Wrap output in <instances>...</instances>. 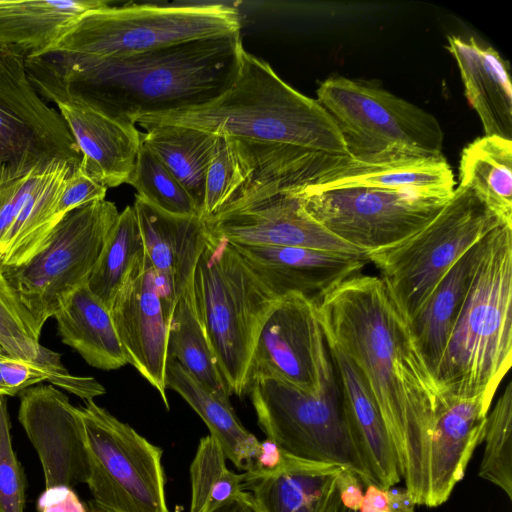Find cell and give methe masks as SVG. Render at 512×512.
I'll use <instances>...</instances> for the list:
<instances>
[{
	"label": "cell",
	"mask_w": 512,
	"mask_h": 512,
	"mask_svg": "<svg viewBox=\"0 0 512 512\" xmlns=\"http://www.w3.org/2000/svg\"><path fill=\"white\" fill-rule=\"evenodd\" d=\"M327 344L367 384L415 505H427L429 453L437 403L435 379L380 277L358 274L316 301Z\"/></svg>",
	"instance_id": "obj_1"
},
{
	"label": "cell",
	"mask_w": 512,
	"mask_h": 512,
	"mask_svg": "<svg viewBox=\"0 0 512 512\" xmlns=\"http://www.w3.org/2000/svg\"><path fill=\"white\" fill-rule=\"evenodd\" d=\"M243 52L240 34H233L117 57L44 53L25 58V66L44 100L72 97L135 125L143 116L197 107L220 97L236 80Z\"/></svg>",
	"instance_id": "obj_2"
},
{
	"label": "cell",
	"mask_w": 512,
	"mask_h": 512,
	"mask_svg": "<svg viewBox=\"0 0 512 512\" xmlns=\"http://www.w3.org/2000/svg\"><path fill=\"white\" fill-rule=\"evenodd\" d=\"M136 124L146 130L181 125L215 136L350 156L337 125L321 104L292 88L267 62L245 50L236 80L220 97L197 107L143 116Z\"/></svg>",
	"instance_id": "obj_3"
},
{
	"label": "cell",
	"mask_w": 512,
	"mask_h": 512,
	"mask_svg": "<svg viewBox=\"0 0 512 512\" xmlns=\"http://www.w3.org/2000/svg\"><path fill=\"white\" fill-rule=\"evenodd\" d=\"M512 226L488 234L434 379L440 395L492 401L512 364Z\"/></svg>",
	"instance_id": "obj_4"
},
{
	"label": "cell",
	"mask_w": 512,
	"mask_h": 512,
	"mask_svg": "<svg viewBox=\"0 0 512 512\" xmlns=\"http://www.w3.org/2000/svg\"><path fill=\"white\" fill-rule=\"evenodd\" d=\"M193 302L230 391L247 394L260 330L278 296L228 241L208 234L191 280Z\"/></svg>",
	"instance_id": "obj_5"
},
{
	"label": "cell",
	"mask_w": 512,
	"mask_h": 512,
	"mask_svg": "<svg viewBox=\"0 0 512 512\" xmlns=\"http://www.w3.org/2000/svg\"><path fill=\"white\" fill-rule=\"evenodd\" d=\"M240 29L237 8L222 3L109 4L79 16L44 53L78 58L117 57L240 34Z\"/></svg>",
	"instance_id": "obj_6"
},
{
	"label": "cell",
	"mask_w": 512,
	"mask_h": 512,
	"mask_svg": "<svg viewBox=\"0 0 512 512\" xmlns=\"http://www.w3.org/2000/svg\"><path fill=\"white\" fill-rule=\"evenodd\" d=\"M247 394L266 438L285 452L348 469L359 477L364 488L375 484L338 382L327 391L312 394L275 376L256 374L249 381Z\"/></svg>",
	"instance_id": "obj_7"
},
{
	"label": "cell",
	"mask_w": 512,
	"mask_h": 512,
	"mask_svg": "<svg viewBox=\"0 0 512 512\" xmlns=\"http://www.w3.org/2000/svg\"><path fill=\"white\" fill-rule=\"evenodd\" d=\"M501 225L473 192L458 186L426 227L390 248L367 254V259L410 321L458 259Z\"/></svg>",
	"instance_id": "obj_8"
},
{
	"label": "cell",
	"mask_w": 512,
	"mask_h": 512,
	"mask_svg": "<svg viewBox=\"0 0 512 512\" xmlns=\"http://www.w3.org/2000/svg\"><path fill=\"white\" fill-rule=\"evenodd\" d=\"M351 157H440L444 134L431 113L369 82L333 76L316 91Z\"/></svg>",
	"instance_id": "obj_9"
},
{
	"label": "cell",
	"mask_w": 512,
	"mask_h": 512,
	"mask_svg": "<svg viewBox=\"0 0 512 512\" xmlns=\"http://www.w3.org/2000/svg\"><path fill=\"white\" fill-rule=\"evenodd\" d=\"M92 501L114 512H169L163 449L94 400L78 407Z\"/></svg>",
	"instance_id": "obj_10"
},
{
	"label": "cell",
	"mask_w": 512,
	"mask_h": 512,
	"mask_svg": "<svg viewBox=\"0 0 512 512\" xmlns=\"http://www.w3.org/2000/svg\"><path fill=\"white\" fill-rule=\"evenodd\" d=\"M118 215L116 205L105 199L78 207L62 218L29 261L1 267L39 335L67 297L87 283Z\"/></svg>",
	"instance_id": "obj_11"
},
{
	"label": "cell",
	"mask_w": 512,
	"mask_h": 512,
	"mask_svg": "<svg viewBox=\"0 0 512 512\" xmlns=\"http://www.w3.org/2000/svg\"><path fill=\"white\" fill-rule=\"evenodd\" d=\"M289 193L326 230L366 257L422 230L450 199L372 188Z\"/></svg>",
	"instance_id": "obj_12"
},
{
	"label": "cell",
	"mask_w": 512,
	"mask_h": 512,
	"mask_svg": "<svg viewBox=\"0 0 512 512\" xmlns=\"http://www.w3.org/2000/svg\"><path fill=\"white\" fill-rule=\"evenodd\" d=\"M256 374L275 376L312 394L337 384L315 300L296 292L277 300L258 335L248 384Z\"/></svg>",
	"instance_id": "obj_13"
},
{
	"label": "cell",
	"mask_w": 512,
	"mask_h": 512,
	"mask_svg": "<svg viewBox=\"0 0 512 512\" xmlns=\"http://www.w3.org/2000/svg\"><path fill=\"white\" fill-rule=\"evenodd\" d=\"M52 160L76 168L81 153L59 111L33 86L25 57L0 47V167Z\"/></svg>",
	"instance_id": "obj_14"
},
{
	"label": "cell",
	"mask_w": 512,
	"mask_h": 512,
	"mask_svg": "<svg viewBox=\"0 0 512 512\" xmlns=\"http://www.w3.org/2000/svg\"><path fill=\"white\" fill-rule=\"evenodd\" d=\"M74 167L62 160L0 167V266L17 267L43 249L62 220L57 206Z\"/></svg>",
	"instance_id": "obj_15"
},
{
	"label": "cell",
	"mask_w": 512,
	"mask_h": 512,
	"mask_svg": "<svg viewBox=\"0 0 512 512\" xmlns=\"http://www.w3.org/2000/svg\"><path fill=\"white\" fill-rule=\"evenodd\" d=\"M18 420L39 457L45 489L87 483L89 464L78 407L53 385L19 393Z\"/></svg>",
	"instance_id": "obj_16"
},
{
	"label": "cell",
	"mask_w": 512,
	"mask_h": 512,
	"mask_svg": "<svg viewBox=\"0 0 512 512\" xmlns=\"http://www.w3.org/2000/svg\"><path fill=\"white\" fill-rule=\"evenodd\" d=\"M110 313L127 364L166 396L168 317L156 273L146 253L116 295Z\"/></svg>",
	"instance_id": "obj_17"
},
{
	"label": "cell",
	"mask_w": 512,
	"mask_h": 512,
	"mask_svg": "<svg viewBox=\"0 0 512 512\" xmlns=\"http://www.w3.org/2000/svg\"><path fill=\"white\" fill-rule=\"evenodd\" d=\"M209 233L233 244L300 247L365 256L326 230L297 196L282 193L205 221Z\"/></svg>",
	"instance_id": "obj_18"
},
{
	"label": "cell",
	"mask_w": 512,
	"mask_h": 512,
	"mask_svg": "<svg viewBox=\"0 0 512 512\" xmlns=\"http://www.w3.org/2000/svg\"><path fill=\"white\" fill-rule=\"evenodd\" d=\"M455 184L452 169L443 156H349L318 172L307 184L290 192L372 188L449 199L456 189Z\"/></svg>",
	"instance_id": "obj_19"
},
{
	"label": "cell",
	"mask_w": 512,
	"mask_h": 512,
	"mask_svg": "<svg viewBox=\"0 0 512 512\" xmlns=\"http://www.w3.org/2000/svg\"><path fill=\"white\" fill-rule=\"evenodd\" d=\"M133 207L164 309L171 318L175 303L192 280L209 234L207 224L201 216L165 212L138 195Z\"/></svg>",
	"instance_id": "obj_20"
},
{
	"label": "cell",
	"mask_w": 512,
	"mask_h": 512,
	"mask_svg": "<svg viewBox=\"0 0 512 512\" xmlns=\"http://www.w3.org/2000/svg\"><path fill=\"white\" fill-rule=\"evenodd\" d=\"M51 101L80 150L87 174L107 189L130 185L142 146L136 125L114 120L72 97Z\"/></svg>",
	"instance_id": "obj_21"
},
{
	"label": "cell",
	"mask_w": 512,
	"mask_h": 512,
	"mask_svg": "<svg viewBox=\"0 0 512 512\" xmlns=\"http://www.w3.org/2000/svg\"><path fill=\"white\" fill-rule=\"evenodd\" d=\"M491 403L484 396L440 395L431 432L427 507L445 503L463 478L483 442Z\"/></svg>",
	"instance_id": "obj_22"
},
{
	"label": "cell",
	"mask_w": 512,
	"mask_h": 512,
	"mask_svg": "<svg viewBox=\"0 0 512 512\" xmlns=\"http://www.w3.org/2000/svg\"><path fill=\"white\" fill-rule=\"evenodd\" d=\"M231 244L278 296L296 292L315 301L369 262L365 256L324 250Z\"/></svg>",
	"instance_id": "obj_23"
},
{
	"label": "cell",
	"mask_w": 512,
	"mask_h": 512,
	"mask_svg": "<svg viewBox=\"0 0 512 512\" xmlns=\"http://www.w3.org/2000/svg\"><path fill=\"white\" fill-rule=\"evenodd\" d=\"M465 95L478 114L485 136L512 140V87L509 66L498 51L474 37L448 36Z\"/></svg>",
	"instance_id": "obj_24"
},
{
	"label": "cell",
	"mask_w": 512,
	"mask_h": 512,
	"mask_svg": "<svg viewBox=\"0 0 512 512\" xmlns=\"http://www.w3.org/2000/svg\"><path fill=\"white\" fill-rule=\"evenodd\" d=\"M488 234L458 259L409 321L415 344L433 377L486 249Z\"/></svg>",
	"instance_id": "obj_25"
},
{
	"label": "cell",
	"mask_w": 512,
	"mask_h": 512,
	"mask_svg": "<svg viewBox=\"0 0 512 512\" xmlns=\"http://www.w3.org/2000/svg\"><path fill=\"white\" fill-rule=\"evenodd\" d=\"M327 345L343 402L369 471L375 485L387 490L401 477L379 410L358 369L342 352Z\"/></svg>",
	"instance_id": "obj_26"
},
{
	"label": "cell",
	"mask_w": 512,
	"mask_h": 512,
	"mask_svg": "<svg viewBox=\"0 0 512 512\" xmlns=\"http://www.w3.org/2000/svg\"><path fill=\"white\" fill-rule=\"evenodd\" d=\"M109 4L106 0H0V47L25 58L41 55L79 16Z\"/></svg>",
	"instance_id": "obj_27"
},
{
	"label": "cell",
	"mask_w": 512,
	"mask_h": 512,
	"mask_svg": "<svg viewBox=\"0 0 512 512\" xmlns=\"http://www.w3.org/2000/svg\"><path fill=\"white\" fill-rule=\"evenodd\" d=\"M53 317L62 342L90 366L110 371L127 364L110 310L87 283L73 291Z\"/></svg>",
	"instance_id": "obj_28"
},
{
	"label": "cell",
	"mask_w": 512,
	"mask_h": 512,
	"mask_svg": "<svg viewBox=\"0 0 512 512\" xmlns=\"http://www.w3.org/2000/svg\"><path fill=\"white\" fill-rule=\"evenodd\" d=\"M342 469L287 454L281 469L259 477H244L243 487L252 494L261 512H318Z\"/></svg>",
	"instance_id": "obj_29"
},
{
	"label": "cell",
	"mask_w": 512,
	"mask_h": 512,
	"mask_svg": "<svg viewBox=\"0 0 512 512\" xmlns=\"http://www.w3.org/2000/svg\"><path fill=\"white\" fill-rule=\"evenodd\" d=\"M166 386L177 392L201 417L226 458L246 471L259 453L260 441L241 424L229 395L201 383L173 359L167 360Z\"/></svg>",
	"instance_id": "obj_30"
},
{
	"label": "cell",
	"mask_w": 512,
	"mask_h": 512,
	"mask_svg": "<svg viewBox=\"0 0 512 512\" xmlns=\"http://www.w3.org/2000/svg\"><path fill=\"white\" fill-rule=\"evenodd\" d=\"M458 186L512 226V140L483 136L467 145L460 157Z\"/></svg>",
	"instance_id": "obj_31"
},
{
	"label": "cell",
	"mask_w": 512,
	"mask_h": 512,
	"mask_svg": "<svg viewBox=\"0 0 512 512\" xmlns=\"http://www.w3.org/2000/svg\"><path fill=\"white\" fill-rule=\"evenodd\" d=\"M217 136L192 127L157 125L141 141L174 175L202 211L205 180Z\"/></svg>",
	"instance_id": "obj_32"
},
{
	"label": "cell",
	"mask_w": 512,
	"mask_h": 512,
	"mask_svg": "<svg viewBox=\"0 0 512 512\" xmlns=\"http://www.w3.org/2000/svg\"><path fill=\"white\" fill-rule=\"evenodd\" d=\"M171 359L179 362L184 369L206 386L231 395L195 310L191 282L175 303L170 318L167 360Z\"/></svg>",
	"instance_id": "obj_33"
},
{
	"label": "cell",
	"mask_w": 512,
	"mask_h": 512,
	"mask_svg": "<svg viewBox=\"0 0 512 512\" xmlns=\"http://www.w3.org/2000/svg\"><path fill=\"white\" fill-rule=\"evenodd\" d=\"M145 257V247L136 215L127 206L113 224L87 286L110 310L116 295Z\"/></svg>",
	"instance_id": "obj_34"
},
{
	"label": "cell",
	"mask_w": 512,
	"mask_h": 512,
	"mask_svg": "<svg viewBox=\"0 0 512 512\" xmlns=\"http://www.w3.org/2000/svg\"><path fill=\"white\" fill-rule=\"evenodd\" d=\"M226 459L214 437L200 439L190 465V512H212L244 491V473L229 470Z\"/></svg>",
	"instance_id": "obj_35"
},
{
	"label": "cell",
	"mask_w": 512,
	"mask_h": 512,
	"mask_svg": "<svg viewBox=\"0 0 512 512\" xmlns=\"http://www.w3.org/2000/svg\"><path fill=\"white\" fill-rule=\"evenodd\" d=\"M512 382L509 381L488 412L479 476L512 499Z\"/></svg>",
	"instance_id": "obj_36"
},
{
	"label": "cell",
	"mask_w": 512,
	"mask_h": 512,
	"mask_svg": "<svg viewBox=\"0 0 512 512\" xmlns=\"http://www.w3.org/2000/svg\"><path fill=\"white\" fill-rule=\"evenodd\" d=\"M139 197L171 214L201 216V212L168 168L142 144L130 183Z\"/></svg>",
	"instance_id": "obj_37"
},
{
	"label": "cell",
	"mask_w": 512,
	"mask_h": 512,
	"mask_svg": "<svg viewBox=\"0 0 512 512\" xmlns=\"http://www.w3.org/2000/svg\"><path fill=\"white\" fill-rule=\"evenodd\" d=\"M31 315L0 266V345L16 358L35 361L42 345Z\"/></svg>",
	"instance_id": "obj_38"
},
{
	"label": "cell",
	"mask_w": 512,
	"mask_h": 512,
	"mask_svg": "<svg viewBox=\"0 0 512 512\" xmlns=\"http://www.w3.org/2000/svg\"><path fill=\"white\" fill-rule=\"evenodd\" d=\"M25 477L12 447L4 396H0V512H24Z\"/></svg>",
	"instance_id": "obj_39"
},
{
	"label": "cell",
	"mask_w": 512,
	"mask_h": 512,
	"mask_svg": "<svg viewBox=\"0 0 512 512\" xmlns=\"http://www.w3.org/2000/svg\"><path fill=\"white\" fill-rule=\"evenodd\" d=\"M106 192L107 188L91 178L79 164L66 179L58 202L57 213L64 217L78 207L104 200Z\"/></svg>",
	"instance_id": "obj_40"
},
{
	"label": "cell",
	"mask_w": 512,
	"mask_h": 512,
	"mask_svg": "<svg viewBox=\"0 0 512 512\" xmlns=\"http://www.w3.org/2000/svg\"><path fill=\"white\" fill-rule=\"evenodd\" d=\"M39 512H88L87 507L80 501L73 489H45L37 501Z\"/></svg>",
	"instance_id": "obj_41"
},
{
	"label": "cell",
	"mask_w": 512,
	"mask_h": 512,
	"mask_svg": "<svg viewBox=\"0 0 512 512\" xmlns=\"http://www.w3.org/2000/svg\"><path fill=\"white\" fill-rule=\"evenodd\" d=\"M363 487L359 477L348 469H342L337 476L336 489L340 501L349 509H360L364 497Z\"/></svg>",
	"instance_id": "obj_42"
},
{
	"label": "cell",
	"mask_w": 512,
	"mask_h": 512,
	"mask_svg": "<svg viewBox=\"0 0 512 512\" xmlns=\"http://www.w3.org/2000/svg\"><path fill=\"white\" fill-rule=\"evenodd\" d=\"M358 512H391L387 492L375 484L365 488L363 501Z\"/></svg>",
	"instance_id": "obj_43"
},
{
	"label": "cell",
	"mask_w": 512,
	"mask_h": 512,
	"mask_svg": "<svg viewBox=\"0 0 512 512\" xmlns=\"http://www.w3.org/2000/svg\"><path fill=\"white\" fill-rule=\"evenodd\" d=\"M212 512H261L249 491H242L237 497Z\"/></svg>",
	"instance_id": "obj_44"
},
{
	"label": "cell",
	"mask_w": 512,
	"mask_h": 512,
	"mask_svg": "<svg viewBox=\"0 0 512 512\" xmlns=\"http://www.w3.org/2000/svg\"><path fill=\"white\" fill-rule=\"evenodd\" d=\"M386 492L391 512H414L415 504L405 488L391 487L387 489Z\"/></svg>",
	"instance_id": "obj_45"
},
{
	"label": "cell",
	"mask_w": 512,
	"mask_h": 512,
	"mask_svg": "<svg viewBox=\"0 0 512 512\" xmlns=\"http://www.w3.org/2000/svg\"><path fill=\"white\" fill-rule=\"evenodd\" d=\"M318 512H358L352 509L347 508L340 501L338 491L336 489V482L332 490L324 499L322 505L320 506Z\"/></svg>",
	"instance_id": "obj_46"
},
{
	"label": "cell",
	"mask_w": 512,
	"mask_h": 512,
	"mask_svg": "<svg viewBox=\"0 0 512 512\" xmlns=\"http://www.w3.org/2000/svg\"><path fill=\"white\" fill-rule=\"evenodd\" d=\"M88 512H114L105 508H102L95 504L93 501H90L87 506Z\"/></svg>",
	"instance_id": "obj_47"
},
{
	"label": "cell",
	"mask_w": 512,
	"mask_h": 512,
	"mask_svg": "<svg viewBox=\"0 0 512 512\" xmlns=\"http://www.w3.org/2000/svg\"><path fill=\"white\" fill-rule=\"evenodd\" d=\"M0 396H6L4 384H3V381H2V377H1V372H0Z\"/></svg>",
	"instance_id": "obj_48"
},
{
	"label": "cell",
	"mask_w": 512,
	"mask_h": 512,
	"mask_svg": "<svg viewBox=\"0 0 512 512\" xmlns=\"http://www.w3.org/2000/svg\"><path fill=\"white\" fill-rule=\"evenodd\" d=\"M2 355H8L5 350L3 349V347L0 345V356Z\"/></svg>",
	"instance_id": "obj_49"
}]
</instances>
